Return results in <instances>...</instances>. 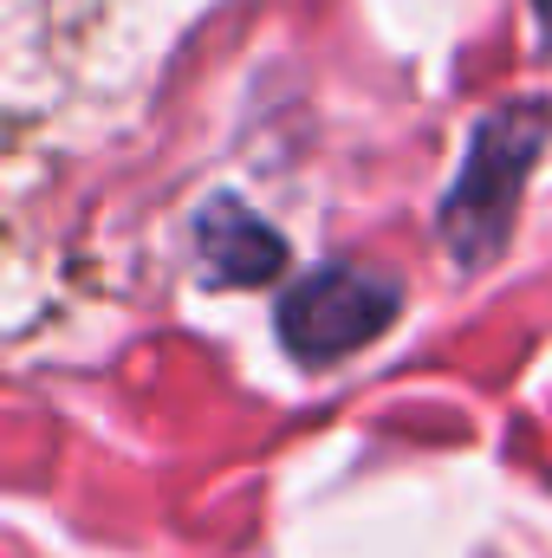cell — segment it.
<instances>
[{"instance_id":"6da1fadb","label":"cell","mask_w":552,"mask_h":558,"mask_svg":"<svg viewBox=\"0 0 552 558\" xmlns=\"http://www.w3.org/2000/svg\"><path fill=\"white\" fill-rule=\"evenodd\" d=\"M540 137H547V111H501L475 131L468 169L442 208V234H448L455 260H488L507 241L514 195H520V175H527Z\"/></svg>"},{"instance_id":"7a4b0ae2","label":"cell","mask_w":552,"mask_h":558,"mask_svg":"<svg viewBox=\"0 0 552 558\" xmlns=\"http://www.w3.org/2000/svg\"><path fill=\"white\" fill-rule=\"evenodd\" d=\"M404 292L384 274H358V267H325L305 286L286 292L279 305V338L292 357L305 364H338L351 351H364L391 318H397Z\"/></svg>"},{"instance_id":"3957f363","label":"cell","mask_w":552,"mask_h":558,"mask_svg":"<svg viewBox=\"0 0 552 558\" xmlns=\"http://www.w3.org/2000/svg\"><path fill=\"white\" fill-rule=\"evenodd\" d=\"M202 254H208V279L215 286H254V279L279 274L286 241L261 215H248L241 202H208V215H202Z\"/></svg>"},{"instance_id":"277c9868","label":"cell","mask_w":552,"mask_h":558,"mask_svg":"<svg viewBox=\"0 0 552 558\" xmlns=\"http://www.w3.org/2000/svg\"><path fill=\"white\" fill-rule=\"evenodd\" d=\"M540 20H547V39H552V0H540Z\"/></svg>"}]
</instances>
